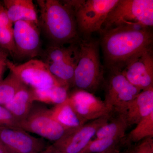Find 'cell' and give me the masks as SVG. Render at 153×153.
Listing matches in <instances>:
<instances>
[{"instance_id":"1","label":"cell","mask_w":153,"mask_h":153,"mask_svg":"<svg viewBox=\"0 0 153 153\" xmlns=\"http://www.w3.org/2000/svg\"><path fill=\"white\" fill-rule=\"evenodd\" d=\"M105 65L109 71H121L133 57L152 47L149 28L124 27L99 32Z\"/></svg>"},{"instance_id":"2","label":"cell","mask_w":153,"mask_h":153,"mask_svg":"<svg viewBox=\"0 0 153 153\" xmlns=\"http://www.w3.org/2000/svg\"><path fill=\"white\" fill-rule=\"evenodd\" d=\"M39 27L53 44L64 45L77 42L80 38L74 15L62 1H37Z\"/></svg>"},{"instance_id":"3","label":"cell","mask_w":153,"mask_h":153,"mask_svg":"<svg viewBox=\"0 0 153 153\" xmlns=\"http://www.w3.org/2000/svg\"><path fill=\"white\" fill-rule=\"evenodd\" d=\"M78 60L74 73V85L77 89L90 92L104 81L103 67L100 57V41L90 37L78 41Z\"/></svg>"},{"instance_id":"4","label":"cell","mask_w":153,"mask_h":153,"mask_svg":"<svg viewBox=\"0 0 153 153\" xmlns=\"http://www.w3.org/2000/svg\"><path fill=\"white\" fill-rule=\"evenodd\" d=\"M153 26V0H119L99 32L120 27L151 28Z\"/></svg>"},{"instance_id":"5","label":"cell","mask_w":153,"mask_h":153,"mask_svg":"<svg viewBox=\"0 0 153 153\" xmlns=\"http://www.w3.org/2000/svg\"><path fill=\"white\" fill-rule=\"evenodd\" d=\"M119 0H67L61 1L71 10L81 38L99 32L108 15Z\"/></svg>"},{"instance_id":"6","label":"cell","mask_w":153,"mask_h":153,"mask_svg":"<svg viewBox=\"0 0 153 153\" xmlns=\"http://www.w3.org/2000/svg\"><path fill=\"white\" fill-rule=\"evenodd\" d=\"M19 128L54 143L67 134L66 130L52 117L50 109L35 103L27 117L19 123Z\"/></svg>"},{"instance_id":"7","label":"cell","mask_w":153,"mask_h":153,"mask_svg":"<svg viewBox=\"0 0 153 153\" xmlns=\"http://www.w3.org/2000/svg\"><path fill=\"white\" fill-rule=\"evenodd\" d=\"M104 102L110 112L125 116L128 107L141 91L131 84L120 71H109Z\"/></svg>"},{"instance_id":"8","label":"cell","mask_w":153,"mask_h":153,"mask_svg":"<svg viewBox=\"0 0 153 153\" xmlns=\"http://www.w3.org/2000/svg\"><path fill=\"white\" fill-rule=\"evenodd\" d=\"M7 66L25 85L32 89H42L53 85L65 86L52 75L42 60L32 59L17 65L8 59Z\"/></svg>"},{"instance_id":"9","label":"cell","mask_w":153,"mask_h":153,"mask_svg":"<svg viewBox=\"0 0 153 153\" xmlns=\"http://www.w3.org/2000/svg\"><path fill=\"white\" fill-rule=\"evenodd\" d=\"M40 27L31 22L18 21L14 23L13 33L15 42L14 57L30 58L41 53Z\"/></svg>"},{"instance_id":"10","label":"cell","mask_w":153,"mask_h":153,"mask_svg":"<svg viewBox=\"0 0 153 153\" xmlns=\"http://www.w3.org/2000/svg\"><path fill=\"white\" fill-rule=\"evenodd\" d=\"M121 72L141 91L153 87L152 47L143 50L133 57Z\"/></svg>"},{"instance_id":"11","label":"cell","mask_w":153,"mask_h":153,"mask_svg":"<svg viewBox=\"0 0 153 153\" xmlns=\"http://www.w3.org/2000/svg\"><path fill=\"white\" fill-rule=\"evenodd\" d=\"M0 143L8 153H39L46 148L43 139L18 128L0 126Z\"/></svg>"},{"instance_id":"12","label":"cell","mask_w":153,"mask_h":153,"mask_svg":"<svg viewBox=\"0 0 153 153\" xmlns=\"http://www.w3.org/2000/svg\"><path fill=\"white\" fill-rule=\"evenodd\" d=\"M109 116L103 117L84 124L72 132L66 134L52 146L66 153H79L91 140L97 130L109 121Z\"/></svg>"},{"instance_id":"13","label":"cell","mask_w":153,"mask_h":153,"mask_svg":"<svg viewBox=\"0 0 153 153\" xmlns=\"http://www.w3.org/2000/svg\"><path fill=\"white\" fill-rule=\"evenodd\" d=\"M68 100L77 114L87 122L110 114L104 101L86 91L77 89L68 95Z\"/></svg>"},{"instance_id":"14","label":"cell","mask_w":153,"mask_h":153,"mask_svg":"<svg viewBox=\"0 0 153 153\" xmlns=\"http://www.w3.org/2000/svg\"><path fill=\"white\" fill-rule=\"evenodd\" d=\"M153 112V87L142 91L128 107L125 114L128 126L136 125Z\"/></svg>"},{"instance_id":"15","label":"cell","mask_w":153,"mask_h":153,"mask_svg":"<svg viewBox=\"0 0 153 153\" xmlns=\"http://www.w3.org/2000/svg\"><path fill=\"white\" fill-rule=\"evenodd\" d=\"M2 2L13 24L18 21H25L39 27L37 11L32 0H4Z\"/></svg>"},{"instance_id":"16","label":"cell","mask_w":153,"mask_h":153,"mask_svg":"<svg viewBox=\"0 0 153 153\" xmlns=\"http://www.w3.org/2000/svg\"><path fill=\"white\" fill-rule=\"evenodd\" d=\"M50 110L52 117L66 130L67 134L74 131L87 123L75 112L68 99L62 104L55 105Z\"/></svg>"},{"instance_id":"17","label":"cell","mask_w":153,"mask_h":153,"mask_svg":"<svg viewBox=\"0 0 153 153\" xmlns=\"http://www.w3.org/2000/svg\"><path fill=\"white\" fill-rule=\"evenodd\" d=\"M35 102L32 89L27 86L18 91L4 106L19 123L27 117Z\"/></svg>"},{"instance_id":"18","label":"cell","mask_w":153,"mask_h":153,"mask_svg":"<svg viewBox=\"0 0 153 153\" xmlns=\"http://www.w3.org/2000/svg\"><path fill=\"white\" fill-rule=\"evenodd\" d=\"M78 52L79 47L75 53L68 58L57 63L46 64L52 75L68 88L74 85V70L78 60Z\"/></svg>"},{"instance_id":"19","label":"cell","mask_w":153,"mask_h":153,"mask_svg":"<svg viewBox=\"0 0 153 153\" xmlns=\"http://www.w3.org/2000/svg\"><path fill=\"white\" fill-rule=\"evenodd\" d=\"M35 101L46 104H62L68 99V88L63 85H53L42 89H32Z\"/></svg>"},{"instance_id":"20","label":"cell","mask_w":153,"mask_h":153,"mask_svg":"<svg viewBox=\"0 0 153 153\" xmlns=\"http://www.w3.org/2000/svg\"><path fill=\"white\" fill-rule=\"evenodd\" d=\"M128 126L125 116L118 115L117 117L108 121L101 126L96 133V138H111L122 140L125 136Z\"/></svg>"},{"instance_id":"21","label":"cell","mask_w":153,"mask_h":153,"mask_svg":"<svg viewBox=\"0 0 153 153\" xmlns=\"http://www.w3.org/2000/svg\"><path fill=\"white\" fill-rule=\"evenodd\" d=\"M25 85L13 72L0 82V104H7L19 91L26 87Z\"/></svg>"},{"instance_id":"22","label":"cell","mask_w":153,"mask_h":153,"mask_svg":"<svg viewBox=\"0 0 153 153\" xmlns=\"http://www.w3.org/2000/svg\"><path fill=\"white\" fill-rule=\"evenodd\" d=\"M153 137V112L143 118L128 134L129 140L136 143Z\"/></svg>"},{"instance_id":"23","label":"cell","mask_w":153,"mask_h":153,"mask_svg":"<svg viewBox=\"0 0 153 153\" xmlns=\"http://www.w3.org/2000/svg\"><path fill=\"white\" fill-rule=\"evenodd\" d=\"M121 140L111 138H96L91 140L79 153H102L118 147Z\"/></svg>"},{"instance_id":"24","label":"cell","mask_w":153,"mask_h":153,"mask_svg":"<svg viewBox=\"0 0 153 153\" xmlns=\"http://www.w3.org/2000/svg\"><path fill=\"white\" fill-rule=\"evenodd\" d=\"M0 47L14 57L15 46L13 28L0 27Z\"/></svg>"},{"instance_id":"25","label":"cell","mask_w":153,"mask_h":153,"mask_svg":"<svg viewBox=\"0 0 153 153\" xmlns=\"http://www.w3.org/2000/svg\"><path fill=\"white\" fill-rule=\"evenodd\" d=\"M19 122L4 105L0 104V126L19 128Z\"/></svg>"},{"instance_id":"26","label":"cell","mask_w":153,"mask_h":153,"mask_svg":"<svg viewBox=\"0 0 153 153\" xmlns=\"http://www.w3.org/2000/svg\"><path fill=\"white\" fill-rule=\"evenodd\" d=\"M0 27L13 29V23L10 20L7 12L2 2L0 1Z\"/></svg>"},{"instance_id":"27","label":"cell","mask_w":153,"mask_h":153,"mask_svg":"<svg viewBox=\"0 0 153 153\" xmlns=\"http://www.w3.org/2000/svg\"><path fill=\"white\" fill-rule=\"evenodd\" d=\"M142 145L143 153H153V138H147L141 142Z\"/></svg>"},{"instance_id":"28","label":"cell","mask_w":153,"mask_h":153,"mask_svg":"<svg viewBox=\"0 0 153 153\" xmlns=\"http://www.w3.org/2000/svg\"><path fill=\"white\" fill-rule=\"evenodd\" d=\"M7 58H0V82L2 80L3 75L6 69L7 66Z\"/></svg>"},{"instance_id":"29","label":"cell","mask_w":153,"mask_h":153,"mask_svg":"<svg viewBox=\"0 0 153 153\" xmlns=\"http://www.w3.org/2000/svg\"><path fill=\"white\" fill-rule=\"evenodd\" d=\"M39 153H66L57 150L54 148L53 146H50L48 147L45 148V149Z\"/></svg>"},{"instance_id":"30","label":"cell","mask_w":153,"mask_h":153,"mask_svg":"<svg viewBox=\"0 0 153 153\" xmlns=\"http://www.w3.org/2000/svg\"><path fill=\"white\" fill-rule=\"evenodd\" d=\"M130 153H143L142 145L140 143L136 147L131 150H130Z\"/></svg>"},{"instance_id":"31","label":"cell","mask_w":153,"mask_h":153,"mask_svg":"<svg viewBox=\"0 0 153 153\" xmlns=\"http://www.w3.org/2000/svg\"><path fill=\"white\" fill-rule=\"evenodd\" d=\"M8 53L5 50L0 47V58H7Z\"/></svg>"},{"instance_id":"32","label":"cell","mask_w":153,"mask_h":153,"mask_svg":"<svg viewBox=\"0 0 153 153\" xmlns=\"http://www.w3.org/2000/svg\"><path fill=\"white\" fill-rule=\"evenodd\" d=\"M120 152L118 148H115L102 153H119Z\"/></svg>"},{"instance_id":"33","label":"cell","mask_w":153,"mask_h":153,"mask_svg":"<svg viewBox=\"0 0 153 153\" xmlns=\"http://www.w3.org/2000/svg\"><path fill=\"white\" fill-rule=\"evenodd\" d=\"M0 153H8L0 143Z\"/></svg>"},{"instance_id":"34","label":"cell","mask_w":153,"mask_h":153,"mask_svg":"<svg viewBox=\"0 0 153 153\" xmlns=\"http://www.w3.org/2000/svg\"><path fill=\"white\" fill-rule=\"evenodd\" d=\"M119 153H130V150L125 151V152H120Z\"/></svg>"}]
</instances>
